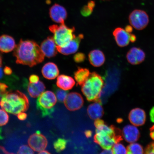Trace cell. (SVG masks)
Segmentation results:
<instances>
[{"mask_svg": "<svg viewBox=\"0 0 154 154\" xmlns=\"http://www.w3.org/2000/svg\"><path fill=\"white\" fill-rule=\"evenodd\" d=\"M40 48L45 56L49 58L55 57L57 54V45L53 37L49 36L42 42Z\"/></svg>", "mask_w": 154, "mask_h": 154, "instance_id": "13", "label": "cell"}, {"mask_svg": "<svg viewBox=\"0 0 154 154\" xmlns=\"http://www.w3.org/2000/svg\"><path fill=\"white\" fill-rule=\"evenodd\" d=\"M29 146L34 151L39 152L45 150L47 147L48 142L43 135L40 134L39 131L31 135L28 140Z\"/></svg>", "mask_w": 154, "mask_h": 154, "instance_id": "9", "label": "cell"}, {"mask_svg": "<svg viewBox=\"0 0 154 154\" xmlns=\"http://www.w3.org/2000/svg\"><path fill=\"white\" fill-rule=\"evenodd\" d=\"M9 116L6 112L0 109V126H5L8 123Z\"/></svg>", "mask_w": 154, "mask_h": 154, "instance_id": "29", "label": "cell"}, {"mask_svg": "<svg viewBox=\"0 0 154 154\" xmlns=\"http://www.w3.org/2000/svg\"><path fill=\"white\" fill-rule=\"evenodd\" d=\"M46 87L43 82L41 81L31 83L28 85L27 90L31 97L33 98L38 97L43 93Z\"/></svg>", "mask_w": 154, "mask_h": 154, "instance_id": "22", "label": "cell"}, {"mask_svg": "<svg viewBox=\"0 0 154 154\" xmlns=\"http://www.w3.org/2000/svg\"><path fill=\"white\" fill-rule=\"evenodd\" d=\"M3 71L5 74L8 75H11L12 73V69H11L10 67L7 66H6L5 67Z\"/></svg>", "mask_w": 154, "mask_h": 154, "instance_id": "35", "label": "cell"}, {"mask_svg": "<svg viewBox=\"0 0 154 154\" xmlns=\"http://www.w3.org/2000/svg\"><path fill=\"white\" fill-rule=\"evenodd\" d=\"M146 153L148 154H154V149L152 144V145L149 146L146 150Z\"/></svg>", "mask_w": 154, "mask_h": 154, "instance_id": "37", "label": "cell"}, {"mask_svg": "<svg viewBox=\"0 0 154 154\" xmlns=\"http://www.w3.org/2000/svg\"><path fill=\"white\" fill-rule=\"evenodd\" d=\"M33 150L28 146L24 145L21 146L17 152V154H34Z\"/></svg>", "mask_w": 154, "mask_h": 154, "instance_id": "30", "label": "cell"}, {"mask_svg": "<svg viewBox=\"0 0 154 154\" xmlns=\"http://www.w3.org/2000/svg\"><path fill=\"white\" fill-rule=\"evenodd\" d=\"M55 92L57 100L61 103L64 101L68 93V91H66V90L59 88H56Z\"/></svg>", "mask_w": 154, "mask_h": 154, "instance_id": "28", "label": "cell"}, {"mask_svg": "<svg viewBox=\"0 0 154 154\" xmlns=\"http://www.w3.org/2000/svg\"><path fill=\"white\" fill-rule=\"evenodd\" d=\"M39 77L36 75H32L29 78L30 83H35L39 81Z\"/></svg>", "mask_w": 154, "mask_h": 154, "instance_id": "33", "label": "cell"}, {"mask_svg": "<svg viewBox=\"0 0 154 154\" xmlns=\"http://www.w3.org/2000/svg\"><path fill=\"white\" fill-rule=\"evenodd\" d=\"M3 71L2 68V67H0V79L2 78L3 76Z\"/></svg>", "mask_w": 154, "mask_h": 154, "instance_id": "43", "label": "cell"}, {"mask_svg": "<svg viewBox=\"0 0 154 154\" xmlns=\"http://www.w3.org/2000/svg\"><path fill=\"white\" fill-rule=\"evenodd\" d=\"M150 118L152 122L154 123V107L151 109L150 112Z\"/></svg>", "mask_w": 154, "mask_h": 154, "instance_id": "38", "label": "cell"}, {"mask_svg": "<svg viewBox=\"0 0 154 154\" xmlns=\"http://www.w3.org/2000/svg\"><path fill=\"white\" fill-rule=\"evenodd\" d=\"M42 72L44 78L51 80L54 79L58 76L59 71L55 63L49 62L44 65L42 69Z\"/></svg>", "mask_w": 154, "mask_h": 154, "instance_id": "19", "label": "cell"}, {"mask_svg": "<svg viewBox=\"0 0 154 154\" xmlns=\"http://www.w3.org/2000/svg\"><path fill=\"white\" fill-rule=\"evenodd\" d=\"M49 30L53 34V38L57 46L64 47L76 35L74 34V27L69 28L65 24H61L60 26L53 25L49 26Z\"/></svg>", "mask_w": 154, "mask_h": 154, "instance_id": "5", "label": "cell"}, {"mask_svg": "<svg viewBox=\"0 0 154 154\" xmlns=\"http://www.w3.org/2000/svg\"><path fill=\"white\" fill-rule=\"evenodd\" d=\"M95 5V2L90 1L88 2L87 5L84 6L81 11V13L82 16L88 17L91 14Z\"/></svg>", "mask_w": 154, "mask_h": 154, "instance_id": "25", "label": "cell"}, {"mask_svg": "<svg viewBox=\"0 0 154 154\" xmlns=\"http://www.w3.org/2000/svg\"><path fill=\"white\" fill-rule=\"evenodd\" d=\"M88 59L91 65L94 67H99L103 64L105 61L104 54L99 50H94L88 54Z\"/></svg>", "mask_w": 154, "mask_h": 154, "instance_id": "20", "label": "cell"}, {"mask_svg": "<svg viewBox=\"0 0 154 154\" xmlns=\"http://www.w3.org/2000/svg\"><path fill=\"white\" fill-rule=\"evenodd\" d=\"M128 153L131 154H141L143 153V147L139 143L134 142L130 143L128 148Z\"/></svg>", "mask_w": 154, "mask_h": 154, "instance_id": "24", "label": "cell"}, {"mask_svg": "<svg viewBox=\"0 0 154 154\" xmlns=\"http://www.w3.org/2000/svg\"><path fill=\"white\" fill-rule=\"evenodd\" d=\"M145 57V53L143 50L136 47L131 48L126 55L127 60L133 65L140 64L143 62Z\"/></svg>", "mask_w": 154, "mask_h": 154, "instance_id": "14", "label": "cell"}, {"mask_svg": "<svg viewBox=\"0 0 154 154\" xmlns=\"http://www.w3.org/2000/svg\"><path fill=\"white\" fill-rule=\"evenodd\" d=\"M85 134L86 137H91L92 135V131L89 130H86L85 132Z\"/></svg>", "mask_w": 154, "mask_h": 154, "instance_id": "39", "label": "cell"}, {"mask_svg": "<svg viewBox=\"0 0 154 154\" xmlns=\"http://www.w3.org/2000/svg\"><path fill=\"white\" fill-rule=\"evenodd\" d=\"M129 21L133 27L137 30H142L149 23V15L145 11L136 9L130 13Z\"/></svg>", "mask_w": 154, "mask_h": 154, "instance_id": "7", "label": "cell"}, {"mask_svg": "<svg viewBox=\"0 0 154 154\" xmlns=\"http://www.w3.org/2000/svg\"><path fill=\"white\" fill-rule=\"evenodd\" d=\"M75 82L72 77L61 75L58 76L57 85L58 87L65 90L72 89L75 85Z\"/></svg>", "mask_w": 154, "mask_h": 154, "instance_id": "21", "label": "cell"}, {"mask_svg": "<svg viewBox=\"0 0 154 154\" xmlns=\"http://www.w3.org/2000/svg\"><path fill=\"white\" fill-rule=\"evenodd\" d=\"M103 85V80L100 75L92 72L82 85V91L88 101L95 102L100 100Z\"/></svg>", "mask_w": 154, "mask_h": 154, "instance_id": "3", "label": "cell"}, {"mask_svg": "<svg viewBox=\"0 0 154 154\" xmlns=\"http://www.w3.org/2000/svg\"><path fill=\"white\" fill-rule=\"evenodd\" d=\"M15 40L12 36L3 35L0 36V51L8 53L14 50L15 47Z\"/></svg>", "mask_w": 154, "mask_h": 154, "instance_id": "18", "label": "cell"}, {"mask_svg": "<svg viewBox=\"0 0 154 154\" xmlns=\"http://www.w3.org/2000/svg\"><path fill=\"white\" fill-rule=\"evenodd\" d=\"M8 88V86L6 84L0 82V96L3 95L7 91Z\"/></svg>", "mask_w": 154, "mask_h": 154, "instance_id": "32", "label": "cell"}, {"mask_svg": "<svg viewBox=\"0 0 154 154\" xmlns=\"http://www.w3.org/2000/svg\"><path fill=\"white\" fill-rule=\"evenodd\" d=\"M38 154H51V153H49V152H48V151H45V150H43V151H40L39 152V153H38Z\"/></svg>", "mask_w": 154, "mask_h": 154, "instance_id": "42", "label": "cell"}, {"mask_svg": "<svg viewBox=\"0 0 154 154\" xmlns=\"http://www.w3.org/2000/svg\"><path fill=\"white\" fill-rule=\"evenodd\" d=\"M84 38L83 34H80L73 38L66 47H61L57 46L58 52L66 55L75 53L78 51L81 42Z\"/></svg>", "mask_w": 154, "mask_h": 154, "instance_id": "12", "label": "cell"}, {"mask_svg": "<svg viewBox=\"0 0 154 154\" xmlns=\"http://www.w3.org/2000/svg\"><path fill=\"white\" fill-rule=\"evenodd\" d=\"M105 124L104 121L103 120H101V119H98L95 120V122H94V125L96 128H97L98 127L100 126L101 125Z\"/></svg>", "mask_w": 154, "mask_h": 154, "instance_id": "36", "label": "cell"}, {"mask_svg": "<svg viewBox=\"0 0 154 154\" xmlns=\"http://www.w3.org/2000/svg\"><path fill=\"white\" fill-rule=\"evenodd\" d=\"M102 1H109V0H102Z\"/></svg>", "mask_w": 154, "mask_h": 154, "instance_id": "46", "label": "cell"}, {"mask_svg": "<svg viewBox=\"0 0 154 154\" xmlns=\"http://www.w3.org/2000/svg\"><path fill=\"white\" fill-rule=\"evenodd\" d=\"M2 57L1 53H0V67H2Z\"/></svg>", "mask_w": 154, "mask_h": 154, "instance_id": "44", "label": "cell"}, {"mask_svg": "<svg viewBox=\"0 0 154 154\" xmlns=\"http://www.w3.org/2000/svg\"><path fill=\"white\" fill-rule=\"evenodd\" d=\"M151 137L154 139V126L151 129Z\"/></svg>", "mask_w": 154, "mask_h": 154, "instance_id": "41", "label": "cell"}, {"mask_svg": "<svg viewBox=\"0 0 154 154\" xmlns=\"http://www.w3.org/2000/svg\"><path fill=\"white\" fill-rule=\"evenodd\" d=\"M87 112L88 116L92 120L101 118L104 114V110L100 100L88 106Z\"/></svg>", "mask_w": 154, "mask_h": 154, "instance_id": "17", "label": "cell"}, {"mask_svg": "<svg viewBox=\"0 0 154 154\" xmlns=\"http://www.w3.org/2000/svg\"><path fill=\"white\" fill-rule=\"evenodd\" d=\"M85 55L82 53H77L74 57V60L76 63H82L85 60Z\"/></svg>", "mask_w": 154, "mask_h": 154, "instance_id": "31", "label": "cell"}, {"mask_svg": "<svg viewBox=\"0 0 154 154\" xmlns=\"http://www.w3.org/2000/svg\"><path fill=\"white\" fill-rule=\"evenodd\" d=\"M17 116L19 120L22 121L26 120L27 117V115L23 112L19 113Z\"/></svg>", "mask_w": 154, "mask_h": 154, "instance_id": "34", "label": "cell"}, {"mask_svg": "<svg viewBox=\"0 0 154 154\" xmlns=\"http://www.w3.org/2000/svg\"><path fill=\"white\" fill-rule=\"evenodd\" d=\"M123 138L126 141L131 143L136 142L140 137V131L137 126L131 124L124 127L122 131Z\"/></svg>", "mask_w": 154, "mask_h": 154, "instance_id": "15", "label": "cell"}, {"mask_svg": "<svg viewBox=\"0 0 154 154\" xmlns=\"http://www.w3.org/2000/svg\"><path fill=\"white\" fill-rule=\"evenodd\" d=\"M49 15L52 20L58 23H64L67 17L66 9L60 5L55 4L49 9Z\"/></svg>", "mask_w": 154, "mask_h": 154, "instance_id": "11", "label": "cell"}, {"mask_svg": "<svg viewBox=\"0 0 154 154\" xmlns=\"http://www.w3.org/2000/svg\"><path fill=\"white\" fill-rule=\"evenodd\" d=\"M29 105L28 97L19 90L7 91L0 96V106L11 114L17 115L19 113L26 111Z\"/></svg>", "mask_w": 154, "mask_h": 154, "instance_id": "2", "label": "cell"}, {"mask_svg": "<svg viewBox=\"0 0 154 154\" xmlns=\"http://www.w3.org/2000/svg\"><path fill=\"white\" fill-rule=\"evenodd\" d=\"M146 118L145 112L140 108L132 109L129 115V119L130 122L137 127L143 125L145 122Z\"/></svg>", "mask_w": 154, "mask_h": 154, "instance_id": "16", "label": "cell"}, {"mask_svg": "<svg viewBox=\"0 0 154 154\" xmlns=\"http://www.w3.org/2000/svg\"><path fill=\"white\" fill-rule=\"evenodd\" d=\"M113 34L117 45L120 47H126L130 42L134 43L136 39L134 34L121 27L116 28L113 31Z\"/></svg>", "mask_w": 154, "mask_h": 154, "instance_id": "8", "label": "cell"}, {"mask_svg": "<svg viewBox=\"0 0 154 154\" xmlns=\"http://www.w3.org/2000/svg\"><path fill=\"white\" fill-rule=\"evenodd\" d=\"M63 102L66 108L72 111L80 109L84 103L82 96L76 92H72L68 94Z\"/></svg>", "mask_w": 154, "mask_h": 154, "instance_id": "10", "label": "cell"}, {"mask_svg": "<svg viewBox=\"0 0 154 154\" xmlns=\"http://www.w3.org/2000/svg\"><path fill=\"white\" fill-rule=\"evenodd\" d=\"M57 99L53 92L47 91L42 93L36 102L37 109L41 111L42 116H50L54 111Z\"/></svg>", "mask_w": 154, "mask_h": 154, "instance_id": "6", "label": "cell"}, {"mask_svg": "<svg viewBox=\"0 0 154 154\" xmlns=\"http://www.w3.org/2000/svg\"><path fill=\"white\" fill-rule=\"evenodd\" d=\"M120 137L112 126L104 125L96 128L94 141L104 149H111L115 143L120 141Z\"/></svg>", "mask_w": 154, "mask_h": 154, "instance_id": "4", "label": "cell"}, {"mask_svg": "<svg viewBox=\"0 0 154 154\" xmlns=\"http://www.w3.org/2000/svg\"><path fill=\"white\" fill-rule=\"evenodd\" d=\"M13 55L16 58L17 64L31 67L42 63L45 58L40 46L35 42L30 40L21 39L16 45Z\"/></svg>", "mask_w": 154, "mask_h": 154, "instance_id": "1", "label": "cell"}, {"mask_svg": "<svg viewBox=\"0 0 154 154\" xmlns=\"http://www.w3.org/2000/svg\"><path fill=\"white\" fill-rule=\"evenodd\" d=\"M101 154H113L112 149H105L102 151Z\"/></svg>", "mask_w": 154, "mask_h": 154, "instance_id": "40", "label": "cell"}, {"mask_svg": "<svg viewBox=\"0 0 154 154\" xmlns=\"http://www.w3.org/2000/svg\"><path fill=\"white\" fill-rule=\"evenodd\" d=\"M152 145L154 149V143L153 144H152Z\"/></svg>", "mask_w": 154, "mask_h": 154, "instance_id": "45", "label": "cell"}, {"mask_svg": "<svg viewBox=\"0 0 154 154\" xmlns=\"http://www.w3.org/2000/svg\"><path fill=\"white\" fill-rule=\"evenodd\" d=\"M90 73L88 69L79 67L74 73V78L77 85H82L87 79Z\"/></svg>", "mask_w": 154, "mask_h": 154, "instance_id": "23", "label": "cell"}, {"mask_svg": "<svg viewBox=\"0 0 154 154\" xmlns=\"http://www.w3.org/2000/svg\"><path fill=\"white\" fill-rule=\"evenodd\" d=\"M67 140L63 138H59L54 142V147L57 152H60L65 149Z\"/></svg>", "mask_w": 154, "mask_h": 154, "instance_id": "26", "label": "cell"}, {"mask_svg": "<svg viewBox=\"0 0 154 154\" xmlns=\"http://www.w3.org/2000/svg\"><path fill=\"white\" fill-rule=\"evenodd\" d=\"M113 154H127L128 153V148L122 143L117 142L114 144L112 148Z\"/></svg>", "mask_w": 154, "mask_h": 154, "instance_id": "27", "label": "cell"}]
</instances>
